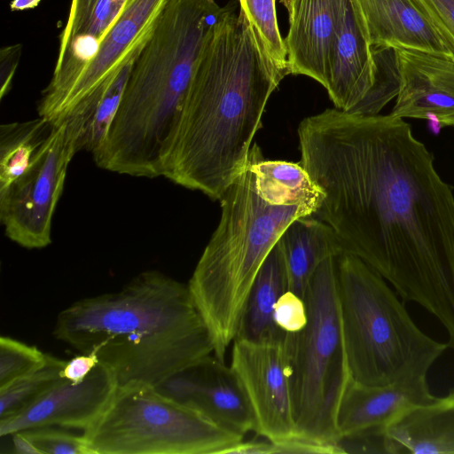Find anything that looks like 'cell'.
<instances>
[{
  "instance_id": "6da1fadb",
  "label": "cell",
  "mask_w": 454,
  "mask_h": 454,
  "mask_svg": "<svg viewBox=\"0 0 454 454\" xmlns=\"http://www.w3.org/2000/svg\"><path fill=\"white\" fill-rule=\"evenodd\" d=\"M301 163L324 197L314 216L343 253L445 328L454 349V194L402 118L326 109L298 128Z\"/></svg>"
},
{
  "instance_id": "7a4b0ae2",
  "label": "cell",
  "mask_w": 454,
  "mask_h": 454,
  "mask_svg": "<svg viewBox=\"0 0 454 454\" xmlns=\"http://www.w3.org/2000/svg\"><path fill=\"white\" fill-rule=\"evenodd\" d=\"M287 74L234 4L200 56L163 176L220 200L246 168L268 100Z\"/></svg>"
},
{
  "instance_id": "3957f363",
  "label": "cell",
  "mask_w": 454,
  "mask_h": 454,
  "mask_svg": "<svg viewBox=\"0 0 454 454\" xmlns=\"http://www.w3.org/2000/svg\"><path fill=\"white\" fill-rule=\"evenodd\" d=\"M53 334L94 352L118 387L161 381L214 354L210 332L188 285L146 270L121 290L81 299L57 317Z\"/></svg>"
},
{
  "instance_id": "277c9868",
  "label": "cell",
  "mask_w": 454,
  "mask_h": 454,
  "mask_svg": "<svg viewBox=\"0 0 454 454\" xmlns=\"http://www.w3.org/2000/svg\"><path fill=\"white\" fill-rule=\"evenodd\" d=\"M233 5L167 1L133 63L106 141L93 155L99 168L132 176H163L200 56L215 25Z\"/></svg>"
},
{
  "instance_id": "5b68a950",
  "label": "cell",
  "mask_w": 454,
  "mask_h": 454,
  "mask_svg": "<svg viewBox=\"0 0 454 454\" xmlns=\"http://www.w3.org/2000/svg\"><path fill=\"white\" fill-rule=\"evenodd\" d=\"M219 200L218 226L187 285L210 332L214 355L224 361L266 257L293 221L314 215L319 205L296 200L257 176L249 156Z\"/></svg>"
},
{
  "instance_id": "8992f818",
  "label": "cell",
  "mask_w": 454,
  "mask_h": 454,
  "mask_svg": "<svg viewBox=\"0 0 454 454\" xmlns=\"http://www.w3.org/2000/svg\"><path fill=\"white\" fill-rule=\"evenodd\" d=\"M350 378L383 387L426 378L448 347L423 333L387 281L357 256L336 257Z\"/></svg>"
},
{
  "instance_id": "52a82bcc",
  "label": "cell",
  "mask_w": 454,
  "mask_h": 454,
  "mask_svg": "<svg viewBox=\"0 0 454 454\" xmlns=\"http://www.w3.org/2000/svg\"><path fill=\"white\" fill-rule=\"evenodd\" d=\"M337 256L324 260L308 287L304 301L308 321L303 329L286 333L296 435L338 445L336 415L350 372L341 325Z\"/></svg>"
},
{
  "instance_id": "ba28073f",
  "label": "cell",
  "mask_w": 454,
  "mask_h": 454,
  "mask_svg": "<svg viewBox=\"0 0 454 454\" xmlns=\"http://www.w3.org/2000/svg\"><path fill=\"white\" fill-rule=\"evenodd\" d=\"M83 435L94 454H223L244 439L142 384L118 387L104 413Z\"/></svg>"
},
{
  "instance_id": "9c48e42d",
  "label": "cell",
  "mask_w": 454,
  "mask_h": 454,
  "mask_svg": "<svg viewBox=\"0 0 454 454\" xmlns=\"http://www.w3.org/2000/svg\"><path fill=\"white\" fill-rule=\"evenodd\" d=\"M91 101L84 98L51 129L27 170L0 192V220L5 235L27 249L51 243L52 217L62 194L68 165L79 142Z\"/></svg>"
},
{
  "instance_id": "30bf717a",
  "label": "cell",
  "mask_w": 454,
  "mask_h": 454,
  "mask_svg": "<svg viewBox=\"0 0 454 454\" xmlns=\"http://www.w3.org/2000/svg\"><path fill=\"white\" fill-rule=\"evenodd\" d=\"M285 337L266 341L234 339L230 365L253 411L254 433L275 442L297 436Z\"/></svg>"
},
{
  "instance_id": "8fae6325",
  "label": "cell",
  "mask_w": 454,
  "mask_h": 454,
  "mask_svg": "<svg viewBox=\"0 0 454 454\" xmlns=\"http://www.w3.org/2000/svg\"><path fill=\"white\" fill-rule=\"evenodd\" d=\"M126 0H71L59 35L57 60L38 104L39 117L54 123L63 119L66 100L118 20Z\"/></svg>"
},
{
  "instance_id": "7c38bea8",
  "label": "cell",
  "mask_w": 454,
  "mask_h": 454,
  "mask_svg": "<svg viewBox=\"0 0 454 454\" xmlns=\"http://www.w3.org/2000/svg\"><path fill=\"white\" fill-rule=\"evenodd\" d=\"M154 387L242 435L255 431L253 411L237 376L214 354L176 372Z\"/></svg>"
},
{
  "instance_id": "4fadbf2b",
  "label": "cell",
  "mask_w": 454,
  "mask_h": 454,
  "mask_svg": "<svg viewBox=\"0 0 454 454\" xmlns=\"http://www.w3.org/2000/svg\"><path fill=\"white\" fill-rule=\"evenodd\" d=\"M118 387L114 372L100 362L81 382L61 378L21 412L0 420V435L60 426L84 431L104 413Z\"/></svg>"
},
{
  "instance_id": "5bb4252c",
  "label": "cell",
  "mask_w": 454,
  "mask_h": 454,
  "mask_svg": "<svg viewBox=\"0 0 454 454\" xmlns=\"http://www.w3.org/2000/svg\"><path fill=\"white\" fill-rule=\"evenodd\" d=\"M399 90L391 114L454 128V56L396 49Z\"/></svg>"
},
{
  "instance_id": "9a60e30c",
  "label": "cell",
  "mask_w": 454,
  "mask_h": 454,
  "mask_svg": "<svg viewBox=\"0 0 454 454\" xmlns=\"http://www.w3.org/2000/svg\"><path fill=\"white\" fill-rule=\"evenodd\" d=\"M167 1L126 0L118 20L71 90L63 117L137 57L150 38Z\"/></svg>"
},
{
  "instance_id": "2e32d148",
  "label": "cell",
  "mask_w": 454,
  "mask_h": 454,
  "mask_svg": "<svg viewBox=\"0 0 454 454\" xmlns=\"http://www.w3.org/2000/svg\"><path fill=\"white\" fill-rule=\"evenodd\" d=\"M435 399L427 377L383 387L364 386L350 379L336 415L339 441L368 431H383L410 408Z\"/></svg>"
},
{
  "instance_id": "e0dca14e",
  "label": "cell",
  "mask_w": 454,
  "mask_h": 454,
  "mask_svg": "<svg viewBox=\"0 0 454 454\" xmlns=\"http://www.w3.org/2000/svg\"><path fill=\"white\" fill-rule=\"evenodd\" d=\"M372 49H406L454 56L413 0H356Z\"/></svg>"
},
{
  "instance_id": "ac0fdd59",
  "label": "cell",
  "mask_w": 454,
  "mask_h": 454,
  "mask_svg": "<svg viewBox=\"0 0 454 454\" xmlns=\"http://www.w3.org/2000/svg\"><path fill=\"white\" fill-rule=\"evenodd\" d=\"M344 1H294L284 38L290 74L309 76L325 87L328 53Z\"/></svg>"
},
{
  "instance_id": "d6986e66",
  "label": "cell",
  "mask_w": 454,
  "mask_h": 454,
  "mask_svg": "<svg viewBox=\"0 0 454 454\" xmlns=\"http://www.w3.org/2000/svg\"><path fill=\"white\" fill-rule=\"evenodd\" d=\"M387 453L454 454V388L410 408L382 432Z\"/></svg>"
},
{
  "instance_id": "ffe728a7",
  "label": "cell",
  "mask_w": 454,
  "mask_h": 454,
  "mask_svg": "<svg viewBox=\"0 0 454 454\" xmlns=\"http://www.w3.org/2000/svg\"><path fill=\"white\" fill-rule=\"evenodd\" d=\"M278 242L283 252L288 290L302 299L321 262L343 253L333 229L314 215L293 221Z\"/></svg>"
},
{
  "instance_id": "44dd1931",
  "label": "cell",
  "mask_w": 454,
  "mask_h": 454,
  "mask_svg": "<svg viewBox=\"0 0 454 454\" xmlns=\"http://www.w3.org/2000/svg\"><path fill=\"white\" fill-rule=\"evenodd\" d=\"M287 290L286 265L278 241L254 280L235 339L266 341L283 338L286 332L275 323L274 309Z\"/></svg>"
},
{
  "instance_id": "7402d4cb",
  "label": "cell",
  "mask_w": 454,
  "mask_h": 454,
  "mask_svg": "<svg viewBox=\"0 0 454 454\" xmlns=\"http://www.w3.org/2000/svg\"><path fill=\"white\" fill-rule=\"evenodd\" d=\"M51 127L52 123L43 117L1 125L0 192L27 170Z\"/></svg>"
},
{
  "instance_id": "603a6c76",
  "label": "cell",
  "mask_w": 454,
  "mask_h": 454,
  "mask_svg": "<svg viewBox=\"0 0 454 454\" xmlns=\"http://www.w3.org/2000/svg\"><path fill=\"white\" fill-rule=\"evenodd\" d=\"M136 59L129 60L114 76L89 95L92 106L80 138V151L85 150L95 155L106 143Z\"/></svg>"
},
{
  "instance_id": "cb8c5ba5",
  "label": "cell",
  "mask_w": 454,
  "mask_h": 454,
  "mask_svg": "<svg viewBox=\"0 0 454 454\" xmlns=\"http://www.w3.org/2000/svg\"><path fill=\"white\" fill-rule=\"evenodd\" d=\"M66 361L49 355L36 372L0 388V420L12 417L36 401L61 378Z\"/></svg>"
},
{
  "instance_id": "d4e9b609",
  "label": "cell",
  "mask_w": 454,
  "mask_h": 454,
  "mask_svg": "<svg viewBox=\"0 0 454 454\" xmlns=\"http://www.w3.org/2000/svg\"><path fill=\"white\" fill-rule=\"evenodd\" d=\"M239 15L248 24L265 54L277 67L289 73L287 51L277 18L276 0H239Z\"/></svg>"
},
{
  "instance_id": "484cf974",
  "label": "cell",
  "mask_w": 454,
  "mask_h": 454,
  "mask_svg": "<svg viewBox=\"0 0 454 454\" xmlns=\"http://www.w3.org/2000/svg\"><path fill=\"white\" fill-rule=\"evenodd\" d=\"M48 354L8 336L0 338V388L44 366Z\"/></svg>"
},
{
  "instance_id": "4316f807",
  "label": "cell",
  "mask_w": 454,
  "mask_h": 454,
  "mask_svg": "<svg viewBox=\"0 0 454 454\" xmlns=\"http://www.w3.org/2000/svg\"><path fill=\"white\" fill-rule=\"evenodd\" d=\"M21 432L40 454H94L84 435L51 427H38Z\"/></svg>"
},
{
  "instance_id": "83f0119b",
  "label": "cell",
  "mask_w": 454,
  "mask_h": 454,
  "mask_svg": "<svg viewBox=\"0 0 454 454\" xmlns=\"http://www.w3.org/2000/svg\"><path fill=\"white\" fill-rule=\"evenodd\" d=\"M274 320L286 333H296L303 329L308 321L304 299L289 290L286 291L276 303Z\"/></svg>"
},
{
  "instance_id": "f1b7e54d",
  "label": "cell",
  "mask_w": 454,
  "mask_h": 454,
  "mask_svg": "<svg viewBox=\"0 0 454 454\" xmlns=\"http://www.w3.org/2000/svg\"><path fill=\"white\" fill-rule=\"evenodd\" d=\"M454 54V0H413Z\"/></svg>"
},
{
  "instance_id": "f546056e",
  "label": "cell",
  "mask_w": 454,
  "mask_h": 454,
  "mask_svg": "<svg viewBox=\"0 0 454 454\" xmlns=\"http://www.w3.org/2000/svg\"><path fill=\"white\" fill-rule=\"evenodd\" d=\"M22 44L14 43L0 49V98L10 91L21 59Z\"/></svg>"
},
{
  "instance_id": "4dcf8cb0",
  "label": "cell",
  "mask_w": 454,
  "mask_h": 454,
  "mask_svg": "<svg viewBox=\"0 0 454 454\" xmlns=\"http://www.w3.org/2000/svg\"><path fill=\"white\" fill-rule=\"evenodd\" d=\"M98 363V356L94 352L82 353L66 362L61 376L73 383H79L93 371Z\"/></svg>"
},
{
  "instance_id": "1f68e13d",
  "label": "cell",
  "mask_w": 454,
  "mask_h": 454,
  "mask_svg": "<svg viewBox=\"0 0 454 454\" xmlns=\"http://www.w3.org/2000/svg\"><path fill=\"white\" fill-rule=\"evenodd\" d=\"M12 435L13 451L19 454H40L32 442L21 433L16 432Z\"/></svg>"
},
{
  "instance_id": "d6a6232c",
  "label": "cell",
  "mask_w": 454,
  "mask_h": 454,
  "mask_svg": "<svg viewBox=\"0 0 454 454\" xmlns=\"http://www.w3.org/2000/svg\"><path fill=\"white\" fill-rule=\"evenodd\" d=\"M43 0H12L9 4L12 12L35 9Z\"/></svg>"
},
{
  "instance_id": "836d02e7",
  "label": "cell",
  "mask_w": 454,
  "mask_h": 454,
  "mask_svg": "<svg viewBox=\"0 0 454 454\" xmlns=\"http://www.w3.org/2000/svg\"><path fill=\"white\" fill-rule=\"evenodd\" d=\"M295 0H279V2L285 6L287 10L288 16L292 13L294 4Z\"/></svg>"
}]
</instances>
